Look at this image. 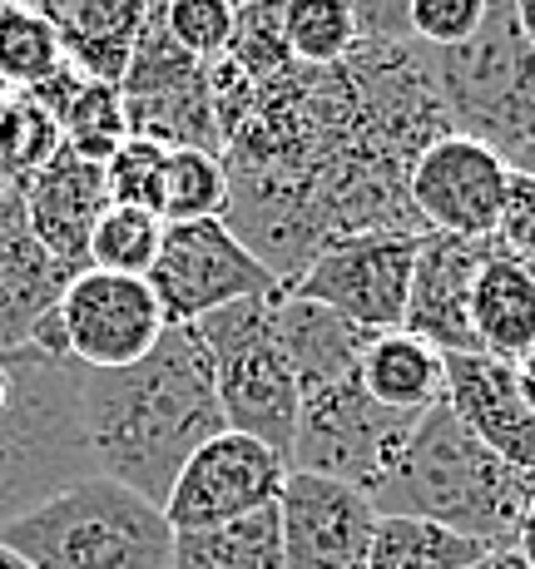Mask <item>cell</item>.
Here are the masks:
<instances>
[{"label":"cell","mask_w":535,"mask_h":569,"mask_svg":"<svg viewBox=\"0 0 535 569\" xmlns=\"http://www.w3.org/2000/svg\"><path fill=\"white\" fill-rule=\"evenodd\" d=\"M442 134H452V114L417 40H363L333 70L293 64L258 84L224 149L234 183L228 223L283 288L337 238L422 233L407 173Z\"/></svg>","instance_id":"6da1fadb"},{"label":"cell","mask_w":535,"mask_h":569,"mask_svg":"<svg viewBox=\"0 0 535 569\" xmlns=\"http://www.w3.org/2000/svg\"><path fill=\"white\" fill-rule=\"evenodd\" d=\"M85 431L100 476L164 506L189 456L228 431L199 332L169 327L145 362L85 371Z\"/></svg>","instance_id":"7a4b0ae2"},{"label":"cell","mask_w":535,"mask_h":569,"mask_svg":"<svg viewBox=\"0 0 535 569\" xmlns=\"http://www.w3.org/2000/svg\"><path fill=\"white\" fill-rule=\"evenodd\" d=\"M531 500V470L501 461L442 401L436 411L422 416V426L412 431L407 451L387 476V486L373 496V506L382 516H417L446 525L486 550H516Z\"/></svg>","instance_id":"3957f363"},{"label":"cell","mask_w":535,"mask_h":569,"mask_svg":"<svg viewBox=\"0 0 535 569\" xmlns=\"http://www.w3.org/2000/svg\"><path fill=\"white\" fill-rule=\"evenodd\" d=\"M10 397L0 407V525L30 516L60 490L100 476L85 431V367L46 347L0 357Z\"/></svg>","instance_id":"277c9868"},{"label":"cell","mask_w":535,"mask_h":569,"mask_svg":"<svg viewBox=\"0 0 535 569\" xmlns=\"http://www.w3.org/2000/svg\"><path fill=\"white\" fill-rule=\"evenodd\" d=\"M0 540L36 569H174V525L164 506L109 476H90L0 525Z\"/></svg>","instance_id":"5b68a950"},{"label":"cell","mask_w":535,"mask_h":569,"mask_svg":"<svg viewBox=\"0 0 535 569\" xmlns=\"http://www.w3.org/2000/svg\"><path fill=\"white\" fill-rule=\"evenodd\" d=\"M427 64L452 129L482 139L506 163L535 139V46L516 0H491L486 26L456 50H427Z\"/></svg>","instance_id":"8992f818"},{"label":"cell","mask_w":535,"mask_h":569,"mask_svg":"<svg viewBox=\"0 0 535 569\" xmlns=\"http://www.w3.org/2000/svg\"><path fill=\"white\" fill-rule=\"evenodd\" d=\"M273 302L278 298H248L234 308H218L199 317L194 332L214 357L224 426L288 456L303 416V381L278 342Z\"/></svg>","instance_id":"52a82bcc"},{"label":"cell","mask_w":535,"mask_h":569,"mask_svg":"<svg viewBox=\"0 0 535 569\" xmlns=\"http://www.w3.org/2000/svg\"><path fill=\"white\" fill-rule=\"evenodd\" d=\"M417 426L422 416L387 411L382 401H373L363 377H347L337 387L303 397L288 470H313V476L343 480L363 496H377L387 486V476L397 470Z\"/></svg>","instance_id":"ba28073f"},{"label":"cell","mask_w":535,"mask_h":569,"mask_svg":"<svg viewBox=\"0 0 535 569\" xmlns=\"http://www.w3.org/2000/svg\"><path fill=\"white\" fill-rule=\"evenodd\" d=\"M164 332H169V317L149 278L85 268L70 278L60 308L36 327L30 342L55 357H75L85 371H119L145 362Z\"/></svg>","instance_id":"9c48e42d"},{"label":"cell","mask_w":535,"mask_h":569,"mask_svg":"<svg viewBox=\"0 0 535 569\" xmlns=\"http://www.w3.org/2000/svg\"><path fill=\"white\" fill-rule=\"evenodd\" d=\"M169 327H194L199 317L218 308H234L248 298H278L283 278L268 268L228 218H204V223H169L164 228L159 262L149 268Z\"/></svg>","instance_id":"30bf717a"},{"label":"cell","mask_w":535,"mask_h":569,"mask_svg":"<svg viewBox=\"0 0 535 569\" xmlns=\"http://www.w3.org/2000/svg\"><path fill=\"white\" fill-rule=\"evenodd\" d=\"M129 134L155 139L164 149H204L224 159V129L209 90V64L174 46L164 16L139 36L135 60L119 80Z\"/></svg>","instance_id":"8fae6325"},{"label":"cell","mask_w":535,"mask_h":569,"mask_svg":"<svg viewBox=\"0 0 535 569\" xmlns=\"http://www.w3.org/2000/svg\"><path fill=\"white\" fill-rule=\"evenodd\" d=\"M422 233H353L323 248L288 292L313 298L323 308L343 312L363 332H397L407 327V292H412V262H417Z\"/></svg>","instance_id":"7c38bea8"},{"label":"cell","mask_w":535,"mask_h":569,"mask_svg":"<svg viewBox=\"0 0 535 569\" xmlns=\"http://www.w3.org/2000/svg\"><path fill=\"white\" fill-rule=\"evenodd\" d=\"M506 189L511 163L462 129L432 139L407 173V199L422 233L496 238V223L506 213Z\"/></svg>","instance_id":"4fadbf2b"},{"label":"cell","mask_w":535,"mask_h":569,"mask_svg":"<svg viewBox=\"0 0 535 569\" xmlns=\"http://www.w3.org/2000/svg\"><path fill=\"white\" fill-rule=\"evenodd\" d=\"M283 480H288V456H278L254 436L218 431L179 470L169 500H164V520L174 525V535L244 520L254 510L278 506Z\"/></svg>","instance_id":"5bb4252c"},{"label":"cell","mask_w":535,"mask_h":569,"mask_svg":"<svg viewBox=\"0 0 535 569\" xmlns=\"http://www.w3.org/2000/svg\"><path fill=\"white\" fill-rule=\"evenodd\" d=\"M382 510L373 496L343 486V480L288 470L278 496L283 555L288 569H367Z\"/></svg>","instance_id":"9a60e30c"},{"label":"cell","mask_w":535,"mask_h":569,"mask_svg":"<svg viewBox=\"0 0 535 569\" xmlns=\"http://www.w3.org/2000/svg\"><path fill=\"white\" fill-rule=\"evenodd\" d=\"M20 193V208H26L30 233L40 238V248L65 262L70 272L90 268V238L95 223L109 208V189H105V163L75 154V149H60L46 169H36L30 179L10 183Z\"/></svg>","instance_id":"2e32d148"},{"label":"cell","mask_w":535,"mask_h":569,"mask_svg":"<svg viewBox=\"0 0 535 569\" xmlns=\"http://www.w3.org/2000/svg\"><path fill=\"white\" fill-rule=\"evenodd\" d=\"M486 253L491 238L422 233L407 292V332H417L422 342H432L446 357L482 352L472 332V282Z\"/></svg>","instance_id":"e0dca14e"},{"label":"cell","mask_w":535,"mask_h":569,"mask_svg":"<svg viewBox=\"0 0 535 569\" xmlns=\"http://www.w3.org/2000/svg\"><path fill=\"white\" fill-rule=\"evenodd\" d=\"M446 407L501 461L535 476V407L511 362H496L486 352L446 357Z\"/></svg>","instance_id":"ac0fdd59"},{"label":"cell","mask_w":535,"mask_h":569,"mask_svg":"<svg viewBox=\"0 0 535 569\" xmlns=\"http://www.w3.org/2000/svg\"><path fill=\"white\" fill-rule=\"evenodd\" d=\"M70 278L75 272L55 262L30 233L20 193L6 189L0 193V357L30 347L36 327L60 308Z\"/></svg>","instance_id":"d6986e66"},{"label":"cell","mask_w":535,"mask_h":569,"mask_svg":"<svg viewBox=\"0 0 535 569\" xmlns=\"http://www.w3.org/2000/svg\"><path fill=\"white\" fill-rule=\"evenodd\" d=\"M16 6H30L50 20L65 60L85 80L119 84L135 60L139 36L164 16L169 0H16Z\"/></svg>","instance_id":"ffe728a7"},{"label":"cell","mask_w":535,"mask_h":569,"mask_svg":"<svg viewBox=\"0 0 535 569\" xmlns=\"http://www.w3.org/2000/svg\"><path fill=\"white\" fill-rule=\"evenodd\" d=\"M273 317H278L283 352H288V362L303 381V397L357 377L367 342L377 337V332H363L357 322H347L343 312L323 308V302H313V298H298V292H288V288L273 302Z\"/></svg>","instance_id":"44dd1931"},{"label":"cell","mask_w":535,"mask_h":569,"mask_svg":"<svg viewBox=\"0 0 535 569\" xmlns=\"http://www.w3.org/2000/svg\"><path fill=\"white\" fill-rule=\"evenodd\" d=\"M472 332L476 347L496 362L516 367L535 352V268L511 258L496 238L472 282Z\"/></svg>","instance_id":"7402d4cb"},{"label":"cell","mask_w":535,"mask_h":569,"mask_svg":"<svg viewBox=\"0 0 535 569\" xmlns=\"http://www.w3.org/2000/svg\"><path fill=\"white\" fill-rule=\"evenodd\" d=\"M363 387L373 391L387 411L427 416L446 401V352L422 342L417 332L397 327V332H377L363 352Z\"/></svg>","instance_id":"603a6c76"},{"label":"cell","mask_w":535,"mask_h":569,"mask_svg":"<svg viewBox=\"0 0 535 569\" xmlns=\"http://www.w3.org/2000/svg\"><path fill=\"white\" fill-rule=\"evenodd\" d=\"M30 100L50 109V119L60 124L65 149H75V154H85L95 163H105L129 139V119H125V100H119V84L85 80L75 64L65 74H55L46 90H36Z\"/></svg>","instance_id":"cb8c5ba5"},{"label":"cell","mask_w":535,"mask_h":569,"mask_svg":"<svg viewBox=\"0 0 535 569\" xmlns=\"http://www.w3.org/2000/svg\"><path fill=\"white\" fill-rule=\"evenodd\" d=\"M174 569H288L278 506L209 530L174 535Z\"/></svg>","instance_id":"d4e9b609"},{"label":"cell","mask_w":535,"mask_h":569,"mask_svg":"<svg viewBox=\"0 0 535 569\" xmlns=\"http://www.w3.org/2000/svg\"><path fill=\"white\" fill-rule=\"evenodd\" d=\"M486 555V545L466 540L446 525L417 516H382L373 550H367V569H472Z\"/></svg>","instance_id":"484cf974"},{"label":"cell","mask_w":535,"mask_h":569,"mask_svg":"<svg viewBox=\"0 0 535 569\" xmlns=\"http://www.w3.org/2000/svg\"><path fill=\"white\" fill-rule=\"evenodd\" d=\"M65 70L70 60L50 20L30 6L0 0V84L16 94H36Z\"/></svg>","instance_id":"4316f807"},{"label":"cell","mask_w":535,"mask_h":569,"mask_svg":"<svg viewBox=\"0 0 535 569\" xmlns=\"http://www.w3.org/2000/svg\"><path fill=\"white\" fill-rule=\"evenodd\" d=\"M283 40H288L293 64L308 70H333L353 60L363 46V30L347 0H288L283 6Z\"/></svg>","instance_id":"83f0119b"},{"label":"cell","mask_w":535,"mask_h":569,"mask_svg":"<svg viewBox=\"0 0 535 569\" xmlns=\"http://www.w3.org/2000/svg\"><path fill=\"white\" fill-rule=\"evenodd\" d=\"M234 203V183H228V163L204 149H169L164 163V223H204V218H228Z\"/></svg>","instance_id":"f1b7e54d"},{"label":"cell","mask_w":535,"mask_h":569,"mask_svg":"<svg viewBox=\"0 0 535 569\" xmlns=\"http://www.w3.org/2000/svg\"><path fill=\"white\" fill-rule=\"evenodd\" d=\"M164 228L169 223L159 213L109 203L90 238V268L125 272V278H149V268L159 262V248H164Z\"/></svg>","instance_id":"f546056e"},{"label":"cell","mask_w":535,"mask_h":569,"mask_svg":"<svg viewBox=\"0 0 535 569\" xmlns=\"http://www.w3.org/2000/svg\"><path fill=\"white\" fill-rule=\"evenodd\" d=\"M164 163H169V149L155 144V139L129 134L125 144H119L115 154L105 159V189H109V203L159 213V203H164Z\"/></svg>","instance_id":"4dcf8cb0"},{"label":"cell","mask_w":535,"mask_h":569,"mask_svg":"<svg viewBox=\"0 0 535 569\" xmlns=\"http://www.w3.org/2000/svg\"><path fill=\"white\" fill-rule=\"evenodd\" d=\"M164 30L174 36V46L189 50L194 60H218L234 50L238 10L228 0H169L164 6Z\"/></svg>","instance_id":"1f68e13d"},{"label":"cell","mask_w":535,"mask_h":569,"mask_svg":"<svg viewBox=\"0 0 535 569\" xmlns=\"http://www.w3.org/2000/svg\"><path fill=\"white\" fill-rule=\"evenodd\" d=\"M491 0H412V40L422 50H456L486 26Z\"/></svg>","instance_id":"d6a6232c"},{"label":"cell","mask_w":535,"mask_h":569,"mask_svg":"<svg viewBox=\"0 0 535 569\" xmlns=\"http://www.w3.org/2000/svg\"><path fill=\"white\" fill-rule=\"evenodd\" d=\"M496 243L506 248L511 258H521L535 268V179L531 173L511 169L506 213H501V223H496Z\"/></svg>","instance_id":"836d02e7"},{"label":"cell","mask_w":535,"mask_h":569,"mask_svg":"<svg viewBox=\"0 0 535 569\" xmlns=\"http://www.w3.org/2000/svg\"><path fill=\"white\" fill-rule=\"evenodd\" d=\"M357 16V30L373 46H402L412 40V0H347Z\"/></svg>","instance_id":"e575fe53"},{"label":"cell","mask_w":535,"mask_h":569,"mask_svg":"<svg viewBox=\"0 0 535 569\" xmlns=\"http://www.w3.org/2000/svg\"><path fill=\"white\" fill-rule=\"evenodd\" d=\"M516 555H521V565L526 569H535V500L526 510V525H521V535H516Z\"/></svg>","instance_id":"d590c367"},{"label":"cell","mask_w":535,"mask_h":569,"mask_svg":"<svg viewBox=\"0 0 535 569\" xmlns=\"http://www.w3.org/2000/svg\"><path fill=\"white\" fill-rule=\"evenodd\" d=\"M472 569H526V565H521V555H516V550H491L486 560H476Z\"/></svg>","instance_id":"8d00e7d4"},{"label":"cell","mask_w":535,"mask_h":569,"mask_svg":"<svg viewBox=\"0 0 535 569\" xmlns=\"http://www.w3.org/2000/svg\"><path fill=\"white\" fill-rule=\"evenodd\" d=\"M516 377H521V391H526V401L535 407V352H531V357H521V362H516Z\"/></svg>","instance_id":"74e56055"},{"label":"cell","mask_w":535,"mask_h":569,"mask_svg":"<svg viewBox=\"0 0 535 569\" xmlns=\"http://www.w3.org/2000/svg\"><path fill=\"white\" fill-rule=\"evenodd\" d=\"M516 16H521V30H526L535 46V0H516Z\"/></svg>","instance_id":"f35d334b"},{"label":"cell","mask_w":535,"mask_h":569,"mask_svg":"<svg viewBox=\"0 0 535 569\" xmlns=\"http://www.w3.org/2000/svg\"><path fill=\"white\" fill-rule=\"evenodd\" d=\"M0 569H36V565H30L26 555H16L6 540H0Z\"/></svg>","instance_id":"ab89813d"},{"label":"cell","mask_w":535,"mask_h":569,"mask_svg":"<svg viewBox=\"0 0 535 569\" xmlns=\"http://www.w3.org/2000/svg\"><path fill=\"white\" fill-rule=\"evenodd\" d=\"M511 169H516V173H531V179H535V139H531L526 149H521L516 159H511Z\"/></svg>","instance_id":"60d3db41"},{"label":"cell","mask_w":535,"mask_h":569,"mask_svg":"<svg viewBox=\"0 0 535 569\" xmlns=\"http://www.w3.org/2000/svg\"><path fill=\"white\" fill-rule=\"evenodd\" d=\"M6 397H10V381H6V367H0V407H6Z\"/></svg>","instance_id":"b9f144b4"},{"label":"cell","mask_w":535,"mask_h":569,"mask_svg":"<svg viewBox=\"0 0 535 569\" xmlns=\"http://www.w3.org/2000/svg\"><path fill=\"white\" fill-rule=\"evenodd\" d=\"M234 10H254V6H264V0H228Z\"/></svg>","instance_id":"7bdbcfd3"},{"label":"cell","mask_w":535,"mask_h":569,"mask_svg":"<svg viewBox=\"0 0 535 569\" xmlns=\"http://www.w3.org/2000/svg\"><path fill=\"white\" fill-rule=\"evenodd\" d=\"M0 193H6V183H0Z\"/></svg>","instance_id":"ee69618b"}]
</instances>
